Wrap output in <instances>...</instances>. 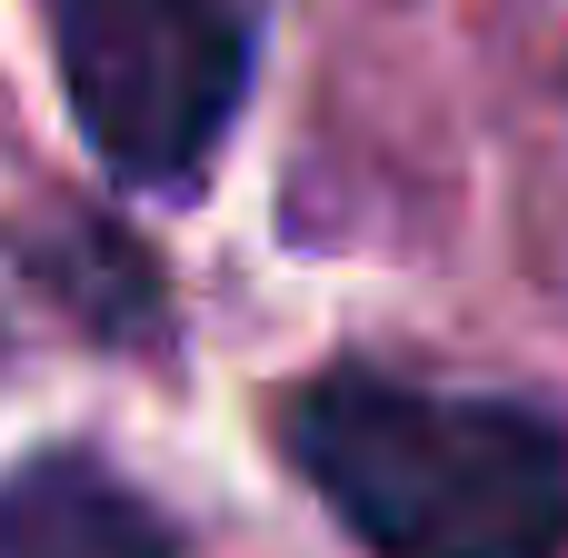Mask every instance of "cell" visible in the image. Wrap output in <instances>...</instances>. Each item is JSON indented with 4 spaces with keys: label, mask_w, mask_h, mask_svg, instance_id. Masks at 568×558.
I'll return each instance as SVG.
<instances>
[{
    "label": "cell",
    "mask_w": 568,
    "mask_h": 558,
    "mask_svg": "<svg viewBox=\"0 0 568 558\" xmlns=\"http://www.w3.org/2000/svg\"><path fill=\"white\" fill-rule=\"evenodd\" d=\"M280 439L379 558H568V439L519 399L320 369L290 389Z\"/></svg>",
    "instance_id": "cell-1"
},
{
    "label": "cell",
    "mask_w": 568,
    "mask_h": 558,
    "mask_svg": "<svg viewBox=\"0 0 568 558\" xmlns=\"http://www.w3.org/2000/svg\"><path fill=\"white\" fill-rule=\"evenodd\" d=\"M80 140L130 190H200L260 60V0H40Z\"/></svg>",
    "instance_id": "cell-2"
},
{
    "label": "cell",
    "mask_w": 568,
    "mask_h": 558,
    "mask_svg": "<svg viewBox=\"0 0 568 558\" xmlns=\"http://www.w3.org/2000/svg\"><path fill=\"white\" fill-rule=\"evenodd\" d=\"M0 558H180V539L90 449H40L0 479Z\"/></svg>",
    "instance_id": "cell-3"
},
{
    "label": "cell",
    "mask_w": 568,
    "mask_h": 558,
    "mask_svg": "<svg viewBox=\"0 0 568 558\" xmlns=\"http://www.w3.org/2000/svg\"><path fill=\"white\" fill-rule=\"evenodd\" d=\"M30 270H40L50 300H70V319L100 329V339H140V329L160 319L150 260H140L120 230H100V220H60L50 240H30Z\"/></svg>",
    "instance_id": "cell-4"
}]
</instances>
